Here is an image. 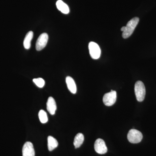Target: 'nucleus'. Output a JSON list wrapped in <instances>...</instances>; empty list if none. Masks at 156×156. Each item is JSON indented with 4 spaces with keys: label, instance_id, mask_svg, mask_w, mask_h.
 Returning a JSON list of instances; mask_svg holds the SVG:
<instances>
[{
    "label": "nucleus",
    "instance_id": "nucleus-16",
    "mask_svg": "<svg viewBox=\"0 0 156 156\" xmlns=\"http://www.w3.org/2000/svg\"><path fill=\"white\" fill-rule=\"evenodd\" d=\"M33 82L37 87L39 88H43L45 85V81L44 79L41 78H37V79H33Z\"/></svg>",
    "mask_w": 156,
    "mask_h": 156
},
{
    "label": "nucleus",
    "instance_id": "nucleus-6",
    "mask_svg": "<svg viewBox=\"0 0 156 156\" xmlns=\"http://www.w3.org/2000/svg\"><path fill=\"white\" fill-rule=\"evenodd\" d=\"M48 41V35L47 33L41 34L37 40L36 49L37 51H41L46 47Z\"/></svg>",
    "mask_w": 156,
    "mask_h": 156
},
{
    "label": "nucleus",
    "instance_id": "nucleus-9",
    "mask_svg": "<svg viewBox=\"0 0 156 156\" xmlns=\"http://www.w3.org/2000/svg\"><path fill=\"white\" fill-rule=\"evenodd\" d=\"M47 110L50 114L53 115L56 110V101L52 97L48 98L47 103Z\"/></svg>",
    "mask_w": 156,
    "mask_h": 156
},
{
    "label": "nucleus",
    "instance_id": "nucleus-14",
    "mask_svg": "<svg viewBox=\"0 0 156 156\" xmlns=\"http://www.w3.org/2000/svg\"><path fill=\"white\" fill-rule=\"evenodd\" d=\"M84 136L82 133H78L75 137L73 144L76 148L80 147L84 142Z\"/></svg>",
    "mask_w": 156,
    "mask_h": 156
},
{
    "label": "nucleus",
    "instance_id": "nucleus-4",
    "mask_svg": "<svg viewBox=\"0 0 156 156\" xmlns=\"http://www.w3.org/2000/svg\"><path fill=\"white\" fill-rule=\"evenodd\" d=\"M89 54L93 59H98L100 57L101 50L100 47L96 43L91 42L89 44Z\"/></svg>",
    "mask_w": 156,
    "mask_h": 156
},
{
    "label": "nucleus",
    "instance_id": "nucleus-13",
    "mask_svg": "<svg viewBox=\"0 0 156 156\" xmlns=\"http://www.w3.org/2000/svg\"><path fill=\"white\" fill-rule=\"evenodd\" d=\"M48 148L49 151H53L58 145V141L53 136H50L48 137Z\"/></svg>",
    "mask_w": 156,
    "mask_h": 156
},
{
    "label": "nucleus",
    "instance_id": "nucleus-10",
    "mask_svg": "<svg viewBox=\"0 0 156 156\" xmlns=\"http://www.w3.org/2000/svg\"><path fill=\"white\" fill-rule=\"evenodd\" d=\"M66 83L70 92L73 94H75L77 92V88L73 79L70 76H67L66 78Z\"/></svg>",
    "mask_w": 156,
    "mask_h": 156
},
{
    "label": "nucleus",
    "instance_id": "nucleus-3",
    "mask_svg": "<svg viewBox=\"0 0 156 156\" xmlns=\"http://www.w3.org/2000/svg\"><path fill=\"white\" fill-rule=\"evenodd\" d=\"M142 134L138 130L132 129L128 132V141L131 143H139L142 140Z\"/></svg>",
    "mask_w": 156,
    "mask_h": 156
},
{
    "label": "nucleus",
    "instance_id": "nucleus-8",
    "mask_svg": "<svg viewBox=\"0 0 156 156\" xmlns=\"http://www.w3.org/2000/svg\"><path fill=\"white\" fill-rule=\"evenodd\" d=\"M23 156H35V151L31 142H27L22 148Z\"/></svg>",
    "mask_w": 156,
    "mask_h": 156
},
{
    "label": "nucleus",
    "instance_id": "nucleus-1",
    "mask_svg": "<svg viewBox=\"0 0 156 156\" xmlns=\"http://www.w3.org/2000/svg\"><path fill=\"white\" fill-rule=\"evenodd\" d=\"M139 21V18L135 17L128 21L126 26V29L123 32L122 37L123 38L126 39L129 37L132 34Z\"/></svg>",
    "mask_w": 156,
    "mask_h": 156
},
{
    "label": "nucleus",
    "instance_id": "nucleus-5",
    "mask_svg": "<svg viewBox=\"0 0 156 156\" xmlns=\"http://www.w3.org/2000/svg\"><path fill=\"white\" fill-rule=\"evenodd\" d=\"M117 99L116 92L112 90L110 92L107 93L103 98V103L107 106H111L115 103Z\"/></svg>",
    "mask_w": 156,
    "mask_h": 156
},
{
    "label": "nucleus",
    "instance_id": "nucleus-17",
    "mask_svg": "<svg viewBox=\"0 0 156 156\" xmlns=\"http://www.w3.org/2000/svg\"><path fill=\"white\" fill-rule=\"evenodd\" d=\"M125 29H126V27H122L121 30L122 31L124 32L125 30Z\"/></svg>",
    "mask_w": 156,
    "mask_h": 156
},
{
    "label": "nucleus",
    "instance_id": "nucleus-7",
    "mask_svg": "<svg viewBox=\"0 0 156 156\" xmlns=\"http://www.w3.org/2000/svg\"><path fill=\"white\" fill-rule=\"evenodd\" d=\"M94 148L98 154H103L106 153L108 151L105 142L103 140L98 138L96 140L94 144Z\"/></svg>",
    "mask_w": 156,
    "mask_h": 156
},
{
    "label": "nucleus",
    "instance_id": "nucleus-12",
    "mask_svg": "<svg viewBox=\"0 0 156 156\" xmlns=\"http://www.w3.org/2000/svg\"><path fill=\"white\" fill-rule=\"evenodd\" d=\"M34 33L32 31H30L27 33L23 41V46L27 50H28L30 48L31 41L33 37Z\"/></svg>",
    "mask_w": 156,
    "mask_h": 156
},
{
    "label": "nucleus",
    "instance_id": "nucleus-2",
    "mask_svg": "<svg viewBox=\"0 0 156 156\" xmlns=\"http://www.w3.org/2000/svg\"><path fill=\"white\" fill-rule=\"evenodd\" d=\"M134 92L137 101L141 102L145 98L146 89L144 84L140 81H137L134 86Z\"/></svg>",
    "mask_w": 156,
    "mask_h": 156
},
{
    "label": "nucleus",
    "instance_id": "nucleus-11",
    "mask_svg": "<svg viewBox=\"0 0 156 156\" xmlns=\"http://www.w3.org/2000/svg\"><path fill=\"white\" fill-rule=\"evenodd\" d=\"M56 7L59 11L64 14H68L69 12L68 6L61 0H58L56 3Z\"/></svg>",
    "mask_w": 156,
    "mask_h": 156
},
{
    "label": "nucleus",
    "instance_id": "nucleus-15",
    "mask_svg": "<svg viewBox=\"0 0 156 156\" xmlns=\"http://www.w3.org/2000/svg\"><path fill=\"white\" fill-rule=\"evenodd\" d=\"M39 118L41 122L43 124L47 123L48 122V117L47 113L43 110H41L39 112Z\"/></svg>",
    "mask_w": 156,
    "mask_h": 156
}]
</instances>
